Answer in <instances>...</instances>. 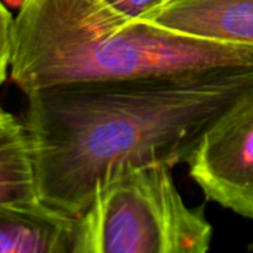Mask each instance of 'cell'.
I'll use <instances>...</instances> for the list:
<instances>
[{
    "label": "cell",
    "mask_w": 253,
    "mask_h": 253,
    "mask_svg": "<svg viewBox=\"0 0 253 253\" xmlns=\"http://www.w3.org/2000/svg\"><path fill=\"white\" fill-rule=\"evenodd\" d=\"M172 1H176V0H162V1H160V4H159L157 7H160V6H165V4H169V3H172ZM157 7H156V9H157ZM153 10H154V9H153Z\"/></svg>",
    "instance_id": "10"
},
{
    "label": "cell",
    "mask_w": 253,
    "mask_h": 253,
    "mask_svg": "<svg viewBox=\"0 0 253 253\" xmlns=\"http://www.w3.org/2000/svg\"><path fill=\"white\" fill-rule=\"evenodd\" d=\"M116 9L133 19H141L153 9H156L162 0H107Z\"/></svg>",
    "instance_id": "9"
},
{
    "label": "cell",
    "mask_w": 253,
    "mask_h": 253,
    "mask_svg": "<svg viewBox=\"0 0 253 253\" xmlns=\"http://www.w3.org/2000/svg\"><path fill=\"white\" fill-rule=\"evenodd\" d=\"M141 21L178 34L253 46V0H176Z\"/></svg>",
    "instance_id": "5"
},
{
    "label": "cell",
    "mask_w": 253,
    "mask_h": 253,
    "mask_svg": "<svg viewBox=\"0 0 253 253\" xmlns=\"http://www.w3.org/2000/svg\"><path fill=\"white\" fill-rule=\"evenodd\" d=\"M12 25L13 16L0 1V87L6 80L10 64V46H12ZM1 107V104H0Z\"/></svg>",
    "instance_id": "8"
},
{
    "label": "cell",
    "mask_w": 253,
    "mask_h": 253,
    "mask_svg": "<svg viewBox=\"0 0 253 253\" xmlns=\"http://www.w3.org/2000/svg\"><path fill=\"white\" fill-rule=\"evenodd\" d=\"M77 224L40 200L0 205V253H74Z\"/></svg>",
    "instance_id": "6"
},
{
    "label": "cell",
    "mask_w": 253,
    "mask_h": 253,
    "mask_svg": "<svg viewBox=\"0 0 253 253\" xmlns=\"http://www.w3.org/2000/svg\"><path fill=\"white\" fill-rule=\"evenodd\" d=\"M243 65H253L252 44L178 34L129 18L107 0H22L13 16L10 79L25 95Z\"/></svg>",
    "instance_id": "2"
},
{
    "label": "cell",
    "mask_w": 253,
    "mask_h": 253,
    "mask_svg": "<svg viewBox=\"0 0 253 253\" xmlns=\"http://www.w3.org/2000/svg\"><path fill=\"white\" fill-rule=\"evenodd\" d=\"M185 163L208 200L253 221V84L203 129Z\"/></svg>",
    "instance_id": "4"
},
{
    "label": "cell",
    "mask_w": 253,
    "mask_h": 253,
    "mask_svg": "<svg viewBox=\"0 0 253 253\" xmlns=\"http://www.w3.org/2000/svg\"><path fill=\"white\" fill-rule=\"evenodd\" d=\"M77 219L74 253H206L213 239L203 209L187 206L163 162L119 169Z\"/></svg>",
    "instance_id": "3"
},
{
    "label": "cell",
    "mask_w": 253,
    "mask_h": 253,
    "mask_svg": "<svg viewBox=\"0 0 253 253\" xmlns=\"http://www.w3.org/2000/svg\"><path fill=\"white\" fill-rule=\"evenodd\" d=\"M39 200L34 160L24 123L0 107V205Z\"/></svg>",
    "instance_id": "7"
},
{
    "label": "cell",
    "mask_w": 253,
    "mask_h": 253,
    "mask_svg": "<svg viewBox=\"0 0 253 253\" xmlns=\"http://www.w3.org/2000/svg\"><path fill=\"white\" fill-rule=\"evenodd\" d=\"M252 84L253 65H243L28 93L24 126L39 200L80 216L119 169L185 163L203 129Z\"/></svg>",
    "instance_id": "1"
}]
</instances>
